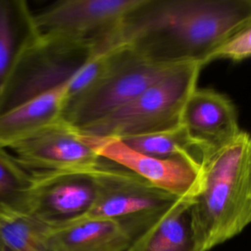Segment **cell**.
<instances>
[{
  "mask_svg": "<svg viewBox=\"0 0 251 251\" xmlns=\"http://www.w3.org/2000/svg\"><path fill=\"white\" fill-rule=\"evenodd\" d=\"M193 201L194 198H179L126 251H200L189 217Z\"/></svg>",
  "mask_w": 251,
  "mask_h": 251,
  "instance_id": "9a60e30c",
  "label": "cell"
},
{
  "mask_svg": "<svg viewBox=\"0 0 251 251\" xmlns=\"http://www.w3.org/2000/svg\"><path fill=\"white\" fill-rule=\"evenodd\" d=\"M251 22V0H141L124 18L115 46L163 64L199 63Z\"/></svg>",
  "mask_w": 251,
  "mask_h": 251,
  "instance_id": "6da1fadb",
  "label": "cell"
},
{
  "mask_svg": "<svg viewBox=\"0 0 251 251\" xmlns=\"http://www.w3.org/2000/svg\"><path fill=\"white\" fill-rule=\"evenodd\" d=\"M34 176L0 146V210L28 214Z\"/></svg>",
  "mask_w": 251,
  "mask_h": 251,
  "instance_id": "ac0fdd59",
  "label": "cell"
},
{
  "mask_svg": "<svg viewBox=\"0 0 251 251\" xmlns=\"http://www.w3.org/2000/svg\"><path fill=\"white\" fill-rule=\"evenodd\" d=\"M202 68L195 62L182 64L127 104L76 130L93 137L122 139L174 129L180 126L184 105L197 88Z\"/></svg>",
  "mask_w": 251,
  "mask_h": 251,
  "instance_id": "277c9868",
  "label": "cell"
},
{
  "mask_svg": "<svg viewBox=\"0 0 251 251\" xmlns=\"http://www.w3.org/2000/svg\"><path fill=\"white\" fill-rule=\"evenodd\" d=\"M121 140L140 153L161 158H182L200 169L208 157L207 153L189 136L181 125L171 130L126 137Z\"/></svg>",
  "mask_w": 251,
  "mask_h": 251,
  "instance_id": "2e32d148",
  "label": "cell"
},
{
  "mask_svg": "<svg viewBox=\"0 0 251 251\" xmlns=\"http://www.w3.org/2000/svg\"><path fill=\"white\" fill-rule=\"evenodd\" d=\"M200 251H209L251 224V134L241 130L211 153L201 169V188L189 208Z\"/></svg>",
  "mask_w": 251,
  "mask_h": 251,
  "instance_id": "7a4b0ae2",
  "label": "cell"
},
{
  "mask_svg": "<svg viewBox=\"0 0 251 251\" xmlns=\"http://www.w3.org/2000/svg\"><path fill=\"white\" fill-rule=\"evenodd\" d=\"M0 251H6V250H5V249L0 245Z\"/></svg>",
  "mask_w": 251,
  "mask_h": 251,
  "instance_id": "ffe728a7",
  "label": "cell"
},
{
  "mask_svg": "<svg viewBox=\"0 0 251 251\" xmlns=\"http://www.w3.org/2000/svg\"><path fill=\"white\" fill-rule=\"evenodd\" d=\"M38 39L34 14L24 0H0V93L24 52Z\"/></svg>",
  "mask_w": 251,
  "mask_h": 251,
  "instance_id": "5bb4252c",
  "label": "cell"
},
{
  "mask_svg": "<svg viewBox=\"0 0 251 251\" xmlns=\"http://www.w3.org/2000/svg\"><path fill=\"white\" fill-rule=\"evenodd\" d=\"M96 183L95 200L81 218L117 221L132 241L179 199L106 160L96 176Z\"/></svg>",
  "mask_w": 251,
  "mask_h": 251,
  "instance_id": "8992f818",
  "label": "cell"
},
{
  "mask_svg": "<svg viewBox=\"0 0 251 251\" xmlns=\"http://www.w3.org/2000/svg\"><path fill=\"white\" fill-rule=\"evenodd\" d=\"M180 125L209 156L240 131L232 101L211 88H196L187 99Z\"/></svg>",
  "mask_w": 251,
  "mask_h": 251,
  "instance_id": "8fae6325",
  "label": "cell"
},
{
  "mask_svg": "<svg viewBox=\"0 0 251 251\" xmlns=\"http://www.w3.org/2000/svg\"><path fill=\"white\" fill-rule=\"evenodd\" d=\"M132 238L114 220L80 218L60 226H49L50 251H126Z\"/></svg>",
  "mask_w": 251,
  "mask_h": 251,
  "instance_id": "4fadbf2b",
  "label": "cell"
},
{
  "mask_svg": "<svg viewBox=\"0 0 251 251\" xmlns=\"http://www.w3.org/2000/svg\"><path fill=\"white\" fill-rule=\"evenodd\" d=\"M141 0H63L34 14L38 37L83 43L98 52L115 46L126 15Z\"/></svg>",
  "mask_w": 251,
  "mask_h": 251,
  "instance_id": "52a82bcc",
  "label": "cell"
},
{
  "mask_svg": "<svg viewBox=\"0 0 251 251\" xmlns=\"http://www.w3.org/2000/svg\"><path fill=\"white\" fill-rule=\"evenodd\" d=\"M8 148L18 163L31 174L93 173L97 172L105 161L76 129L64 121Z\"/></svg>",
  "mask_w": 251,
  "mask_h": 251,
  "instance_id": "ba28073f",
  "label": "cell"
},
{
  "mask_svg": "<svg viewBox=\"0 0 251 251\" xmlns=\"http://www.w3.org/2000/svg\"><path fill=\"white\" fill-rule=\"evenodd\" d=\"M100 169L93 173L32 174L34 184L28 215L49 226H60L83 217L95 200Z\"/></svg>",
  "mask_w": 251,
  "mask_h": 251,
  "instance_id": "30bf717a",
  "label": "cell"
},
{
  "mask_svg": "<svg viewBox=\"0 0 251 251\" xmlns=\"http://www.w3.org/2000/svg\"><path fill=\"white\" fill-rule=\"evenodd\" d=\"M251 58V22L217 48L207 59L206 65L216 60L240 62Z\"/></svg>",
  "mask_w": 251,
  "mask_h": 251,
  "instance_id": "d6986e66",
  "label": "cell"
},
{
  "mask_svg": "<svg viewBox=\"0 0 251 251\" xmlns=\"http://www.w3.org/2000/svg\"><path fill=\"white\" fill-rule=\"evenodd\" d=\"M180 65L152 62L126 45L115 46L104 73L68 103L63 120L82 129L127 104Z\"/></svg>",
  "mask_w": 251,
  "mask_h": 251,
  "instance_id": "5b68a950",
  "label": "cell"
},
{
  "mask_svg": "<svg viewBox=\"0 0 251 251\" xmlns=\"http://www.w3.org/2000/svg\"><path fill=\"white\" fill-rule=\"evenodd\" d=\"M48 227L28 214L0 210V245L6 251H50Z\"/></svg>",
  "mask_w": 251,
  "mask_h": 251,
  "instance_id": "e0dca14e",
  "label": "cell"
},
{
  "mask_svg": "<svg viewBox=\"0 0 251 251\" xmlns=\"http://www.w3.org/2000/svg\"><path fill=\"white\" fill-rule=\"evenodd\" d=\"M70 101L68 86L39 94L0 114V146L8 148L63 120Z\"/></svg>",
  "mask_w": 251,
  "mask_h": 251,
  "instance_id": "7c38bea8",
  "label": "cell"
},
{
  "mask_svg": "<svg viewBox=\"0 0 251 251\" xmlns=\"http://www.w3.org/2000/svg\"><path fill=\"white\" fill-rule=\"evenodd\" d=\"M80 134L99 157L136 174L159 189L177 198H195L200 191L201 169L187 160L143 154L119 138Z\"/></svg>",
  "mask_w": 251,
  "mask_h": 251,
  "instance_id": "9c48e42d",
  "label": "cell"
},
{
  "mask_svg": "<svg viewBox=\"0 0 251 251\" xmlns=\"http://www.w3.org/2000/svg\"><path fill=\"white\" fill-rule=\"evenodd\" d=\"M113 49L98 52L79 42L38 37L21 56L5 83L0 114L63 86L69 87L71 101L104 73Z\"/></svg>",
  "mask_w": 251,
  "mask_h": 251,
  "instance_id": "3957f363",
  "label": "cell"
}]
</instances>
